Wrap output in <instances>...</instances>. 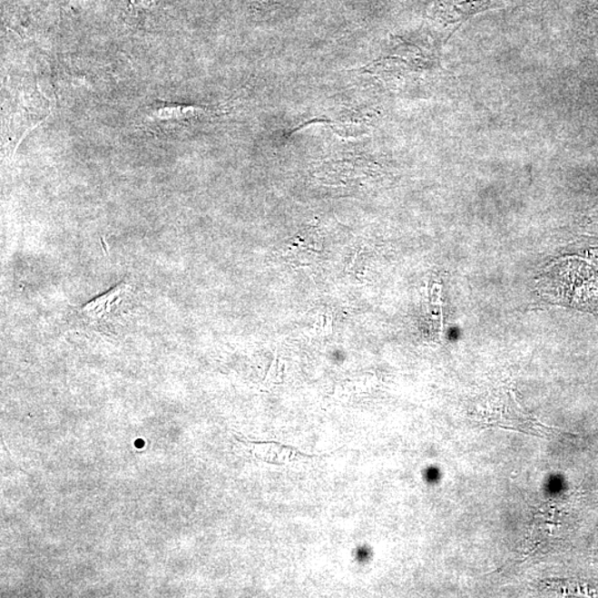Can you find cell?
Here are the masks:
<instances>
[{"mask_svg":"<svg viewBox=\"0 0 598 598\" xmlns=\"http://www.w3.org/2000/svg\"><path fill=\"white\" fill-rule=\"evenodd\" d=\"M537 289L550 303L592 309L598 305V270L577 260L552 264L540 276Z\"/></svg>","mask_w":598,"mask_h":598,"instance_id":"cell-1","label":"cell"},{"mask_svg":"<svg viewBox=\"0 0 598 598\" xmlns=\"http://www.w3.org/2000/svg\"><path fill=\"white\" fill-rule=\"evenodd\" d=\"M250 451L256 459L271 466H289L301 460L315 458L293 446L275 441L250 442Z\"/></svg>","mask_w":598,"mask_h":598,"instance_id":"cell-3","label":"cell"},{"mask_svg":"<svg viewBox=\"0 0 598 598\" xmlns=\"http://www.w3.org/2000/svg\"><path fill=\"white\" fill-rule=\"evenodd\" d=\"M210 108L195 107V105L163 103L154 105L148 114V122L169 123L185 122V120L199 119L204 115L212 114Z\"/></svg>","mask_w":598,"mask_h":598,"instance_id":"cell-4","label":"cell"},{"mask_svg":"<svg viewBox=\"0 0 598 598\" xmlns=\"http://www.w3.org/2000/svg\"><path fill=\"white\" fill-rule=\"evenodd\" d=\"M130 293V286L123 283L107 294L90 301L82 309L83 318L94 328H108L118 319L123 301Z\"/></svg>","mask_w":598,"mask_h":598,"instance_id":"cell-2","label":"cell"}]
</instances>
